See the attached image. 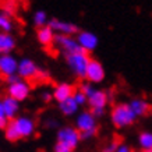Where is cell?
<instances>
[{"mask_svg":"<svg viewBox=\"0 0 152 152\" xmlns=\"http://www.w3.org/2000/svg\"><path fill=\"white\" fill-rule=\"evenodd\" d=\"M135 120H137V117L133 113V110L130 109L129 103L121 102V103H117V105H115L112 107L110 121L116 129L130 127V126H133L135 123Z\"/></svg>","mask_w":152,"mask_h":152,"instance_id":"obj_1","label":"cell"},{"mask_svg":"<svg viewBox=\"0 0 152 152\" xmlns=\"http://www.w3.org/2000/svg\"><path fill=\"white\" fill-rule=\"evenodd\" d=\"M89 55L85 52H78L74 55L66 56V63L69 66L70 71L77 77V78H84L85 80V74H87V69L89 64Z\"/></svg>","mask_w":152,"mask_h":152,"instance_id":"obj_2","label":"cell"},{"mask_svg":"<svg viewBox=\"0 0 152 152\" xmlns=\"http://www.w3.org/2000/svg\"><path fill=\"white\" fill-rule=\"evenodd\" d=\"M56 138L57 141L56 142H60L69 147L70 149H75L78 147L80 141H81V137H80L78 130L75 127H71V126H66V127H60L56 133Z\"/></svg>","mask_w":152,"mask_h":152,"instance_id":"obj_3","label":"cell"},{"mask_svg":"<svg viewBox=\"0 0 152 152\" xmlns=\"http://www.w3.org/2000/svg\"><path fill=\"white\" fill-rule=\"evenodd\" d=\"M53 43H55L56 46H57V49L64 55V57L66 56H70V55H74V53H78V52H83L78 45V42H77V39L73 37L56 35Z\"/></svg>","mask_w":152,"mask_h":152,"instance_id":"obj_4","label":"cell"},{"mask_svg":"<svg viewBox=\"0 0 152 152\" xmlns=\"http://www.w3.org/2000/svg\"><path fill=\"white\" fill-rule=\"evenodd\" d=\"M29 95H31V84L25 80H20L18 83L13 85H7V96L13 98L20 103L27 101Z\"/></svg>","mask_w":152,"mask_h":152,"instance_id":"obj_5","label":"cell"},{"mask_svg":"<svg viewBox=\"0 0 152 152\" xmlns=\"http://www.w3.org/2000/svg\"><path fill=\"white\" fill-rule=\"evenodd\" d=\"M74 127L78 130V133L98 130V119L91 113V110L80 112L78 115H77V117H75Z\"/></svg>","mask_w":152,"mask_h":152,"instance_id":"obj_6","label":"cell"},{"mask_svg":"<svg viewBox=\"0 0 152 152\" xmlns=\"http://www.w3.org/2000/svg\"><path fill=\"white\" fill-rule=\"evenodd\" d=\"M106 77V70L103 67L99 60L96 59H92L89 60V64H88V69H87V74H85V80L87 83L89 84H99L102 83Z\"/></svg>","mask_w":152,"mask_h":152,"instance_id":"obj_7","label":"cell"},{"mask_svg":"<svg viewBox=\"0 0 152 152\" xmlns=\"http://www.w3.org/2000/svg\"><path fill=\"white\" fill-rule=\"evenodd\" d=\"M15 130L18 131L20 137L21 138H28V137H32L35 134V129H37V123L32 117L29 116H18L17 119L13 120Z\"/></svg>","mask_w":152,"mask_h":152,"instance_id":"obj_8","label":"cell"},{"mask_svg":"<svg viewBox=\"0 0 152 152\" xmlns=\"http://www.w3.org/2000/svg\"><path fill=\"white\" fill-rule=\"evenodd\" d=\"M77 42H78L81 50L85 53H91L99 45V37L92 31H80L77 34Z\"/></svg>","mask_w":152,"mask_h":152,"instance_id":"obj_9","label":"cell"},{"mask_svg":"<svg viewBox=\"0 0 152 152\" xmlns=\"http://www.w3.org/2000/svg\"><path fill=\"white\" fill-rule=\"evenodd\" d=\"M48 27L56 35H67V37H73L75 34H78V27L75 24L70 23V21H63L59 18H52L48 23Z\"/></svg>","mask_w":152,"mask_h":152,"instance_id":"obj_10","label":"cell"},{"mask_svg":"<svg viewBox=\"0 0 152 152\" xmlns=\"http://www.w3.org/2000/svg\"><path fill=\"white\" fill-rule=\"evenodd\" d=\"M38 73H39V67L32 59L25 57V59L18 60V71H17V74L23 80H25V81L27 80H35L38 77Z\"/></svg>","mask_w":152,"mask_h":152,"instance_id":"obj_11","label":"cell"},{"mask_svg":"<svg viewBox=\"0 0 152 152\" xmlns=\"http://www.w3.org/2000/svg\"><path fill=\"white\" fill-rule=\"evenodd\" d=\"M18 71V59L14 55H1L0 56V75L4 78L17 74Z\"/></svg>","mask_w":152,"mask_h":152,"instance_id":"obj_12","label":"cell"},{"mask_svg":"<svg viewBox=\"0 0 152 152\" xmlns=\"http://www.w3.org/2000/svg\"><path fill=\"white\" fill-rule=\"evenodd\" d=\"M74 92H75L74 85H71L70 83H59L55 85L53 91H52V95H53V99L57 103H61V102L73 98Z\"/></svg>","mask_w":152,"mask_h":152,"instance_id":"obj_13","label":"cell"},{"mask_svg":"<svg viewBox=\"0 0 152 152\" xmlns=\"http://www.w3.org/2000/svg\"><path fill=\"white\" fill-rule=\"evenodd\" d=\"M109 103V95L103 89L95 88L94 92L88 96V105L91 109H106Z\"/></svg>","mask_w":152,"mask_h":152,"instance_id":"obj_14","label":"cell"},{"mask_svg":"<svg viewBox=\"0 0 152 152\" xmlns=\"http://www.w3.org/2000/svg\"><path fill=\"white\" fill-rule=\"evenodd\" d=\"M129 106L137 119L149 115V112H151V103L147 99H144V98H133L129 102Z\"/></svg>","mask_w":152,"mask_h":152,"instance_id":"obj_15","label":"cell"},{"mask_svg":"<svg viewBox=\"0 0 152 152\" xmlns=\"http://www.w3.org/2000/svg\"><path fill=\"white\" fill-rule=\"evenodd\" d=\"M1 103H3V109H4V115L6 117L9 119V121H13L14 119L18 117L20 109H21V105L20 102H17L15 99L10 96H3L1 98Z\"/></svg>","mask_w":152,"mask_h":152,"instance_id":"obj_16","label":"cell"},{"mask_svg":"<svg viewBox=\"0 0 152 152\" xmlns=\"http://www.w3.org/2000/svg\"><path fill=\"white\" fill-rule=\"evenodd\" d=\"M17 48V39L13 34L0 32V56L13 55V50Z\"/></svg>","mask_w":152,"mask_h":152,"instance_id":"obj_17","label":"cell"},{"mask_svg":"<svg viewBox=\"0 0 152 152\" xmlns=\"http://www.w3.org/2000/svg\"><path fill=\"white\" fill-rule=\"evenodd\" d=\"M55 37H56V34L48 25L43 28H39L37 31V41L41 43L42 46H50V45H53Z\"/></svg>","mask_w":152,"mask_h":152,"instance_id":"obj_18","label":"cell"},{"mask_svg":"<svg viewBox=\"0 0 152 152\" xmlns=\"http://www.w3.org/2000/svg\"><path fill=\"white\" fill-rule=\"evenodd\" d=\"M59 110L60 113L66 117H71L74 115H78L80 113V106L77 105V102L74 101L73 98H70L67 101L59 103Z\"/></svg>","mask_w":152,"mask_h":152,"instance_id":"obj_19","label":"cell"},{"mask_svg":"<svg viewBox=\"0 0 152 152\" xmlns=\"http://www.w3.org/2000/svg\"><path fill=\"white\" fill-rule=\"evenodd\" d=\"M13 29H14V21H13V18L0 11V32L11 34V32H13Z\"/></svg>","mask_w":152,"mask_h":152,"instance_id":"obj_20","label":"cell"},{"mask_svg":"<svg viewBox=\"0 0 152 152\" xmlns=\"http://www.w3.org/2000/svg\"><path fill=\"white\" fill-rule=\"evenodd\" d=\"M138 145L144 151L152 149V133L151 131H142L138 135Z\"/></svg>","mask_w":152,"mask_h":152,"instance_id":"obj_21","label":"cell"},{"mask_svg":"<svg viewBox=\"0 0 152 152\" xmlns=\"http://www.w3.org/2000/svg\"><path fill=\"white\" fill-rule=\"evenodd\" d=\"M3 131H4V138L7 140L9 142H17V141L21 140V137H20L18 131L15 130V126H14L13 121H10Z\"/></svg>","mask_w":152,"mask_h":152,"instance_id":"obj_22","label":"cell"},{"mask_svg":"<svg viewBox=\"0 0 152 152\" xmlns=\"http://www.w3.org/2000/svg\"><path fill=\"white\" fill-rule=\"evenodd\" d=\"M48 23H49V18H48V14L45 10H37L34 13V25L39 28L46 27Z\"/></svg>","mask_w":152,"mask_h":152,"instance_id":"obj_23","label":"cell"},{"mask_svg":"<svg viewBox=\"0 0 152 152\" xmlns=\"http://www.w3.org/2000/svg\"><path fill=\"white\" fill-rule=\"evenodd\" d=\"M0 9H1V13H4L6 15H9L11 18L17 13V4H15V1H1L0 3Z\"/></svg>","mask_w":152,"mask_h":152,"instance_id":"obj_24","label":"cell"},{"mask_svg":"<svg viewBox=\"0 0 152 152\" xmlns=\"http://www.w3.org/2000/svg\"><path fill=\"white\" fill-rule=\"evenodd\" d=\"M73 99L77 102V105H78L80 107L88 103V98L85 96V95H84L80 89H77V88H75V92H74V95H73Z\"/></svg>","mask_w":152,"mask_h":152,"instance_id":"obj_25","label":"cell"},{"mask_svg":"<svg viewBox=\"0 0 152 152\" xmlns=\"http://www.w3.org/2000/svg\"><path fill=\"white\" fill-rule=\"evenodd\" d=\"M77 89H80L81 92L85 95V96H89L91 94L94 92V89H95V87H94L92 84H89V83H83V84H80V87L77 88Z\"/></svg>","mask_w":152,"mask_h":152,"instance_id":"obj_26","label":"cell"},{"mask_svg":"<svg viewBox=\"0 0 152 152\" xmlns=\"http://www.w3.org/2000/svg\"><path fill=\"white\" fill-rule=\"evenodd\" d=\"M10 121L9 119L6 117L4 115V109H3V103H1V99H0V130H4L6 127H7V124H9Z\"/></svg>","mask_w":152,"mask_h":152,"instance_id":"obj_27","label":"cell"},{"mask_svg":"<svg viewBox=\"0 0 152 152\" xmlns=\"http://www.w3.org/2000/svg\"><path fill=\"white\" fill-rule=\"evenodd\" d=\"M119 147H120V142L117 140H113V141H110V142L103 148V152H116Z\"/></svg>","mask_w":152,"mask_h":152,"instance_id":"obj_28","label":"cell"},{"mask_svg":"<svg viewBox=\"0 0 152 152\" xmlns=\"http://www.w3.org/2000/svg\"><path fill=\"white\" fill-rule=\"evenodd\" d=\"M53 152H74V151H73V149H70L69 147L63 145V144L56 142L55 147H53Z\"/></svg>","mask_w":152,"mask_h":152,"instance_id":"obj_29","label":"cell"},{"mask_svg":"<svg viewBox=\"0 0 152 152\" xmlns=\"http://www.w3.org/2000/svg\"><path fill=\"white\" fill-rule=\"evenodd\" d=\"M96 133H98V130H92V131H85V133H80V137H81V140L87 141V140L94 138V137L96 135Z\"/></svg>","mask_w":152,"mask_h":152,"instance_id":"obj_30","label":"cell"},{"mask_svg":"<svg viewBox=\"0 0 152 152\" xmlns=\"http://www.w3.org/2000/svg\"><path fill=\"white\" fill-rule=\"evenodd\" d=\"M41 99L45 102V103H49V102L53 101V95H52L50 91H43V92L41 94Z\"/></svg>","mask_w":152,"mask_h":152,"instance_id":"obj_31","label":"cell"},{"mask_svg":"<svg viewBox=\"0 0 152 152\" xmlns=\"http://www.w3.org/2000/svg\"><path fill=\"white\" fill-rule=\"evenodd\" d=\"M4 80H6V83H7V85H13V84L18 83L20 80H23V78L20 77L18 74H13V75H10V77H7V78H4Z\"/></svg>","mask_w":152,"mask_h":152,"instance_id":"obj_32","label":"cell"},{"mask_svg":"<svg viewBox=\"0 0 152 152\" xmlns=\"http://www.w3.org/2000/svg\"><path fill=\"white\" fill-rule=\"evenodd\" d=\"M45 126H46L48 129H56V127H59V121L55 119H48L45 121Z\"/></svg>","mask_w":152,"mask_h":152,"instance_id":"obj_33","label":"cell"},{"mask_svg":"<svg viewBox=\"0 0 152 152\" xmlns=\"http://www.w3.org/2000/svg\"><path fill=\"white\" fill-rule=\"evenodd\" d=\"M106 109H91V113H92L96 119H101L102 116H105Z\"/></svg>","mask_w":152,"mask_h":152,"instance_id":"obj_34","label":"cell"},{"mask_svg":"<svg viewBox=\"0 0 152 152\" xmlns=\"http://www.w3.org/2000/svg\"><path fill=\"white\" fill-rule=\"evenodd\" d=\"M48 78H49V73H48L46 70L39 69V73H38L37 80H48Z\"/></svg>","mask_w":152,"mask_h":152,"instance_id":"obj_35","label":"cell"},{"mask_svg":"<svg viewBox=\"0 0 152 152\" xmlns=\"http://www.w3.org/2000/svg\"><path fill=\"white\" fill-rule=\"evenodd\" d=\"M116 152H133L131 151V148L129 145H126V144H120V147L117 148V151Z\"/></svg>","mask_w":152,"mask_h":152,"instance_id":"obj_36","label":"cell"},{"mask_svg":"<svg viewBox=\"0 0 152 152\" xmlns=\"http://www.w3.org/2000/svg\"><path fill=\"white\" fill-rule=\"evenodd\" d=\"M144 152H152V149H148V151H144Z\"/></svg>","mask_w":152,"mask_h":152,"instance_id":"obj_37","label":"cell"}]
</instances>
